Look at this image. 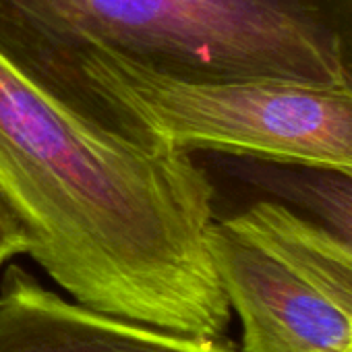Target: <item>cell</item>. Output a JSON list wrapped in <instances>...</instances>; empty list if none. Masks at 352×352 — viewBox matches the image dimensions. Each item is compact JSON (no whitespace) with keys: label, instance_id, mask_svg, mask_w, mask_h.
<instances>
[{"label":"cell","instance_id":"cell-1","mask_svg":"<svg viewBox=\"0 0 352 352\" xmlns=\"http://www.w3.org/2000/svg\"><path fill=\"white\" fill-rule=\"evenodd\" d=\"M0 193L73 300L176 333L226 336L208 236L216 187L185 153L108 120L0 42Z\"/></svg>","mask_w":352,"mask_h":352},{"label":"cell","instance_id":"cell-2","mask_svg":"<svg viewBox=\"0 0 352 352\" xmlns=\"http://www.w3.org/2000/svg\"><path fill=\"white\" fill-rule=\"evenodd\" d=\"M118 126L185 153L352 172V87L172 73L100 48L54 79Z\"/></svg>","mask_w":352,"mask_h":352},{"label":"cell","instance_id":"cell-3","mask_svg":"<svg viewBox=\"0 0 352 352\" xmlns=\"http://www.w3.org/2000/svg\"><path fill=\"white\" fill-rule=\"evenodd\" d=\"M208 245L245 352H352V319L282 259L218 218Z\"/></svg>","mask_w":352,"mask_h":352},{"label":"cell","instance_id":"cell-4","mask_svg":"<svg viewBox=\"0 0 352 352\" xmlns=\"http://www.w3.org/2000/svg\"><path fill=\"white\" fill-rule=\"evenodd\" d=\"M0 352H245L226 336L176 333L85 307L9 263L0 274Z\"/></svg>","mask_w":352,"mask_h":352},{"label":"cell","instance_id":"cell-5","mask_svg":"<svg viewBox=\"0 0 352 352\" xmlns=\"http://www.w3.org/2000/svg\"><path fill=\"white\" fill-rule=\"evenodd\" d=\"M336 302L352 319V247L276 199H261L222 218Z\"/></svg>","mask_w":352,"mask_h":352},{"label":"cell","instance_id":"cell-6","mask_svg":"<svg viewBox=\"0 0 352 352\" xmlns=\"http://www.w3.org/2000/svg\"><path fill=\"white\" fill-rule=\"evenodd\" d=\"M255 183L296 214L352 247V172L257 162Z\"/></svg>","mask_w":352,"mask_h":352},{"label":"cell","instance_id":"cell-7","mask_svg":"<svg viewBox=\"0 0 352 352\" xmlns=\"http://www.w3.org/2000/svg\"><path fill=\"white\" fill-rule=\"evenodd\" d=\"M30 239L15 210L0 193V274L19 255H28Z\"/></svg>","mask_w":352,"mask_h":352}]
</instances>
